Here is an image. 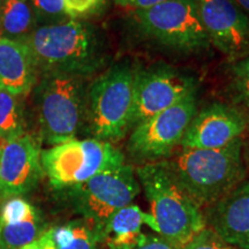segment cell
<instances>
[{"label":"cell","instance_id":"1","mask_svg":"<svg viewBox=\"0 0 249 249\" xmlns=\"http://www.w3.org/2000/svg\"><path fill=\"white\" fill-rule=\"evenodd\" d=\"M22 39L43 74L87 77L102 70L108 59L102 34L91 24L74 18L37 27Z\"/></svg>","mask_w":249,"mask_h":249},{"label":"cell","instance_id":"2","mask_svg":"<svg viewBox=\"0 0 249 249\" xmlns=\"http://www.w3.org/2000/svg\"><path fill=\"white\" fill-rule=\"evenodd\" d=\"M242 140L218 149L181 148L160 163L204 210L246 180Z\"/></svg>","mask_w":249,"mask_h":249},{"label":"cell","instance_id":"3","mask_svg":"<svg viewBox=\"0 0 249 249\" xmlns=\"http://www.w3.org/2000/svg\"><path fill=\"white\" fill-rule=\"evenodd\" d=\"M135 173L158 226V235L181 249L207 227L203 210L160 161L143 164Z\"/></svg>","mask_w":249,"mask_h":249},{"label":"cell","instance_id":"4","mask_svg":"<svg viewBox=\"0 0 249 249\" xmlns=\"http://www.w3.org/2000/svg\"><path fill=\"white\" fill-rule=\"evenodd\" d=\"M136 73L138 68L130 62H119L89 87L85 120L92 139L114 143L130 132Z\"/></svg>","mask_w":249,"mask_h":249},{"label":"cell","instance_id":"5","mask_svg":"<svg viewBox=\"0 0 249 249\" xmlns=\"http://www.w3.org/2000/svg\"><path fill=\"white\" fill-rule=\"evenodd\" d=\"M83 79L68 74H43L36 90L42 139L52 145L75 139L85 121L87 91Z\"/></svg>","mask_w":249,"mask_h":249},{"label":"cell","instance_id":"6","mask_svg":"<svg viewBox=\"0 0 249 249\" xmlns=\"http://www.w3.org/2000/svg\"><path fill=\"white\" fill-rule=\"evenodd\" d=\"M124 155L112 143L96 139L70 140L40 152V163L51 186L67 189L92 177L123 166Z\"/></svg>","mask_w":249,"mask_h":249},{"label":"cell","instance_id":"7","mask_svg":"<svg viewBox=\"0 0 249 249\" xmlns=\"http://www.w3.org/2000/svg\"><path fill=\"white\" fill-rule=\"evenodd\" d=\"M134 18L142 34L172 51L195 53L211 45L196 0H169L134 11Z\"/></svg>","mask_w":249,"mask_h":249},{"label":"cell","instance_id":"8","mask_svg":"<svg viewBox=\"0 0 249 249\" xmlns=\"http://www.w3.org/2000/svg\"><path fill=\"white\" fill-rule=\"evenodd\" d=\"M65 191L75 213L103 230L112 214L135 200L141 186L132 165L124 164Z\"/></svg>","mask_w":249,"mask_h":249},{"label":"cell","instance_id":"9","mask_svg":"<svg viewBox=\"0 0 249 249\" xmlns=\"http://www.w3.org/2000/svg\"><path fill=\"white\" fill-rule=\"evenodd\" d=\"M197 112L196 92L132 129L128 141L130 157L143 164L169 158L185 135L187 127Z\"/></svg>","mask_w":249,"mask_h":249},{"label":"cell","instance_id":"10","mask_svg":"<svg viewBox=\"0 0 249 249\" xmlns=\"http://www.w3.org/2000/svg\"><path fill=\"white\" fill-rule=\"evenodd\" d=\"M194 76L166 66L138 70L134 95L132 129L196 92ZM130 129V130H132Z\"/></svg>","mask_w":249,"mask_h":249},{"label":"cell","instance_id":"11","mask_svg":"<svg viewBox=\"0 0 249 249\" xmlns=\"http://www.w3.org/2000/svg\"><path fill=\"white\" fill-rule=\"evenodd\" d=\"M210 43L236 61L249 54V17L233 0H196Z\"/></svg>","mask_w":249,"mask_h":249},{"label":"cell","instance_id":"12","mask_svg":"<svg viewBox=\"0 0 249 249\" xmlns=\"http://www.w3.org/2000/svg\"><path fill=\"white\" fill-rule=\"evenodd\" d=\"M249 119L234 105L213 103L196 112L187 127L180 147L185 149H218L247 132Z\"/></svg>","mask_w":249,"mask_h":249},{"label":"cell","instance_id":"13","mask_svg":"<svg viewBox=\"0 0 249 249\" xmlns=\"http://www.w3.org/2000/svg\"><path fill=\"white\" fill-rule=\"evenodd\" d=\"M39 144L33 136L1 142L0 145V200L30 192L42 179Z\"/></svg>","mask_w":249,"mask_h":249},{"label":"cell","instance_id":"14","mask_svg":"<svg viewBox=\"0 0 249 249\" xmlns=\"http://www.w3.org/2000/svg\"><path fill=\"white\" fill-rule=\"evenodd\" d=\"M205 225L235 249H249V180L203 210Z\"/></svg>","mask_w":249,"mask_h":249},{"label":"cell","instance_id":"15","mask_svg":"<svg viewBox=\"0 0 249 249\" xmlns=\"http://www.w3.org/2000/svg\"><path fill=\"white\" fill-rule=\"evenodd\" d=\"M38 68L23 39L0 36V89L24 95L35 86Z\"/></svg>","mask_w":249,"mask_h":249},{"label":"cell","instance_id":"16","mask_svg":"<svg viewBox=\"0 0 249 249\" xmlns=\"http://www.w3.org/2000/svg\"><path fill=\"white\" fill-rule=\"evenodd\" d=\"M147 226L158 234V226L151 213H144L138 205L130 203L116 211L103 227L107 249H127L141 240Z\"/></svg>","mask_w":249,"mask_h":249},{"label":"cell","instance_id":"17","mask_svg":"<svg viewBox=\"0 0 249 249\" xmlns=\"http://www.w3.org/2000/svg\"><path fill=\"white\" fill-rule=\"evenodd\" d=\"M54 249H99L104 244L101 227L89 220H73L48 230Z\"/></svg>","mask_w":249,"mask_h":249},{"label":"cell","instance_id":"18","mask_svg":"<svg viewBox=\"0 0 249 249\" xmlns=\"http://www.w3.org/2000/svg\"><path fill=\"white\" fill-rule=\"evenodd\" d=\"M36 18L28 0H5L0 8V31L5 37L22 39L35 29Z\"/></svg>","mask_w":249,"mask_h":249},{"label":"cell","instance_id":"19","mask_svg":"<svg viewBox=\"0 0 249 249\" xmlns=\"http://www.w3.org/2000/svg\"><path fill=\"white\" fill-rule=\"evenodd\" d=\"M46 231L38 211L26 219L0 224V249H20L35 242Z\"/></svg>","mask_w":249,"mask_h":249},{"label":"cell","instance_id":"20","mask_svg":"<svg viewBox=\"0 0 249 249\" xmlns=\"http://www.w3.org/2000/svg\"><path fill=\"white\" fill-rule=\"evenodd\" d=\"M18 96L0 89V142L11 141L24 134L23 110Z\"/></svg>","mask_w":249,"mask_h":249},{"label":"cell","instance_id":"21","mask_svg":"<svg viewBox=\"0 0 249 249\" xmlns=\"http://www.w3.org/2000/svg\"><path fill=\"white\" fill-rule=\"evenodd\" d=\"M229 92L233 105L249 117V54L236 60L232 66Z\"/></svg>","mask_w":249,"mask_h":249},{"label":"cell","instance_id":"22","mask_svg":"<svg viewBox=\"0 0 249 249\" xmlns=\"http://www.w3.org/2000/svg\"><path fill=\"white\" fill-rule=\"evenodd\" d=\"M36 22L42 21L44 26L57 24L70 20L65 9L64 0H30Z\"/></svg>","mask_w":249,"mask_h":249},{"label":"cell","instance_id":"23","mask_svg":"<svg viewBox=\"0 0 249 249\" xmlns=\"http://www.w3.org/2000/svg\"><path fill=\"white\" fill-rule=\"evenodd\" d=\"M181 249H235L226 244L213 231L205 227Z\"/></svg>","mask_w":249,"mask_h":249},{"label":"cell","instance_id":"24","mask_svg":"<svg viewBox=\"0 0 249 249\" xmlns=\"http://www.w3.org/2000/svg\"><path fill=\"white\" fill-rule=\"evenodd\" d=\"M104 0H64L65 9L71 18L91 14Z\"/></svg>","mask_w":249,"mask_h":249},{"label":"cell","instance_id":"25","mask_svg":"<svg viewBox=\"0 0 249 249\" xmlns=\"http://www.w3.org/2000/svg\"><path fill=\"white\" fill-rule=\"evenodd\" d=\"M127 249H179L158 234H144V236L132 247Z\"/></svg>","mask_w":249,"mask_h":249},{"label":"cell","instance_id":"26","mask_svg":"<svg viewBox=\"0 0 249 249\" xmlns=\"http://www.w3.org/2000/svg\"><path fill=\"white\" fill-rule=\"evenodd\" d=\"M165 1H169V0H114V2L121 7L130 8L134 11L150 8L152 6L160 5Z\"/></svg>","mask_w":249,"mask_h":249},{"label":"cell","instance_id":"27","mask_svg":"<svg viewBox=\"0 0 249 249\" xmlns=\"http://www.w3.org/2000/svg\"><path fill=\"white\" fill-rule=\"evenodd\" d=\"M242 158H244V163L247 172L249 171V135L247 138L242 140Z\"/></svg>","mask_w":249,"mask_h":249},{"label":"cell","instance_id":"28","mask_svg":"<svg viewBox=\"0 0 249 249\" xmlns=\"http://www.w3.org/2000/svg\"><path fill=\"white\" fill-rule=\"evenodd\" d=\"M242 9V12L249 17V0H233Z\"/></svg>","mask_w":249,"mask_h":249},{"label":"cell","instance_id":"29","mask_svg":"<svg viewBox=\"0 0 249 249\" xmlns=\"http://www.w3.org/2000/svg\"><path fill=\"white\" fill-rule=\"evenodd\" d=\"M20 249H40V246H39V244H38V241L36 240L35 242H33V244L28 245V246H26V247L20 248Z\"/></svg>","mask_w":249,"mask_h":249},{"label":"cell","instance_id":"30","mask_svg":"<svg viewBox=\"0 0 249 249\" xmlns=\"http://www.w3.org/2000/svg\"><path fill=\"white\" fill-rule=\"evenodd\" d=\"M0 8H1V6H0Z\"/></svg>","mask_w":249,"mask_h":249}]
</instances>
